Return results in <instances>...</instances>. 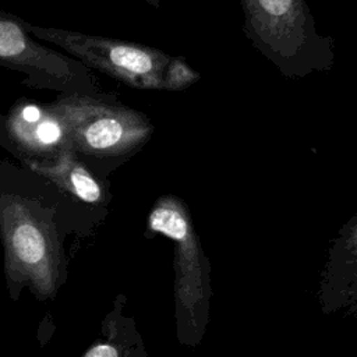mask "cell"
<instances>
[{"instance_id":"11","label":"cell","mask_w":357,"mask_h":357,"mask_svg":"<svg viewBox=\"0 0 357 357\" xmlns=\"http://www.w3.org/2000/svg\"><path fill=\"white\" fill-rule=\"evenodd\" d=\"M84 357H120L119 350L116 346L109 343H98L93 347H91Z\"/></svg>"},{"instance_id":"2","label":"cell","mask_w":357,"mask_h":357,"mask_svg":"<svg viewBox=\"0 0 357 357\" xmlns=\"http://www.w3.org/2000/svg\"><path fill=\"white\" fill-rule=\"evenodd\" d=\"M250 43L287 78L329 73L333 39L321 35L305 0H240Z\"/></svg>"},{"instance_id":"4","label":"cell","mask_w":357,"mask_h":357,"mask_svg":"<svg viewBox=\"0 0 357 357\" xmlns=\"http://www.w3.org/2000/svg\"><path fill=\"white\" fill-rule=\"evenodd\" d=\"M0 233L10 279L52 296L59 279V248L49 216L31 199L0 195Z\"/></svg>"},{"instance_id":"7","label":"cell","mask_w":357,"mask_h":357,"mask_svg":"<svg viewBox=\"0 0 357 357\" xmlns=\"http://www.w3.org/2000/svg\"><path fill=\"white\" fill-rule=\"evenodd\" d=\"M6 130L13 146L32 158L28 162H53L73 146L67 121L53 103L18 100L7 114Z\"/></svg>"},{"instance_id":"12","label":"cell","mask_w":357,"mask_h":357,"mask_svg":"<svg viewBox=\"0 0 357 357\" xmlns=\"http://www.w3.org/2000/svg\"><path fill=\"white\" fill-rule=\"evenodd\" d=\"M146 3H148V4H151L152 7L158 8V7H159V4H160V0H146Z\"/></svg>"},{"instance_id":"9","label":"cell","mask_w":357,"mask_h":357,"mask_svg":"<svg viewBox=\"0 0 357 357\" xmlns=\"http://www.w3.org/2000/svg\"><path fill=\"white\" fill-rule=\"evenodd\" d=\"M28 166L82 202L102 204L107 199L105 184L77 158L73 146L66 148L53 162H28Z\"/></svg>"},{"instance_id":"13","label":"cell","mask_w":357,"mask_h":357,"mask_svg":"<svg viewBox=\"0 0 357 357\" xmlns=\"http://www.w3.org/2000/svg\"><path fill=\"white\" fill-rule=\"evenodd\" d=\"M350 357H357V356H350Z\"/></svg>"},{"instance_id":"3","label":"cell","mask_w":357,"mask_h":357,"mask_svg":"<svg viewBox=\"0 0 357 357\" xmlns=\"http://www.w3.org/2000/svg\"><path fill=\"white\" fill-rule=\"evenodd\" d=\"M53 105L67 121L73 148L86 156L128 159L155 131L146 114L109 98L71 93L60 96Z\"/></svg>"},{"instance_id":"1","label":"cell","mask_w":357,"mask_h":357,"mask_svg":"<svg viewBox=\"0 0 357 357\" xmlns=\"http://www.w3.org/2000/svg\"><path fill=\"white\" fill-rule=\"evenodd\" d=\"M146 233L173 243L176 335L180 344L197 347L209 322L211 264L187 204L173 194L159 197L148 213Z\"/></svg>"},{"instance_id":"10","label":"cell","mask_w":357,"mask_h":357,"mask_svg":"<svg viewBox=\"0 0 357 357\" xmlns=\"http://www.w3.org/2000/svg\"><path fill=\"white\" fill-rule=\"evenodd\" d=\"M199 79L198 71L190 67L181 56H173L165 82V91H183Z\"/></svg>"},{"instance_id":"5","label":"cell","mask_w":357,"mask_h":357,"mask_svg":"<svg viewBox=\"0 0 357 357\" xmlns=\"http://www.w3.org/2000/svg\"><path fill=\"white\" fill-rule=\"evenodd\" d=\"M29 33L50 42L86 66L137 89H165L170 54L139 43L81 32L36 26L25 22Z\"/></svg>"},{"instance_id":"8","label":"cell","mask_w":357,"mask_h":357,"mask_svg":"<svg viewBox=\"0 0 357 357\" xmlns=\"http://www.w3.org/2000/svg\"><path fill=\"white\" fill-rule=\"evenodd\" d=\"M319 301L325 312L346 310L357 315V213L340 227L329 247Z\"/></svg>"},{"instance_id":"6","label":"cell","mask_w":357,"mask_h":357,"mask_svg":"<svg viewBox=\"0 0 357 357\" xmlns=\"http://www.w3.org/2000/svg\"><path fill=\"white\" fill-rule=\"evenodd\" d=\"M0 64L26 73L36 88H52L71 93L91 89L85 75L78 73V64L71 59L42 46L29 36L25 22L6 13H0ZM26 82V85H28Z\"/></svg>"}]
</instances>
